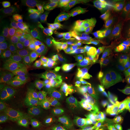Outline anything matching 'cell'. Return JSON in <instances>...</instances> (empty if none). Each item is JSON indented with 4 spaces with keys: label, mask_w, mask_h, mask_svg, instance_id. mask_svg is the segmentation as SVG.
Segmentation results:
<instances>
[{
    "label": "cell",
    "mask_w": 130,
    "mask_h": 130,
    "mask_svg": "<svg viewBox=\"0 0 130 130\" xmlns=\"http://www.w3.org/2000/svg\"><path fill=\"white\" fill-rule=\"evenodd\" d=\"M43 26V21L40 16L31 15L7 22L3 25V29L10 36L23 39L39 32Z\"/></svg>",
    "instance_id": "cell-1"
},
{
    "label": "cell",
    "mask_w": 130,
    "mask_h": 130,
    "mask_svg": "<svg viewBox=\"0 0 130 130\" xmlns=\"http://www.w3.org/2000/svg\"><path fill=\"white\" fill-rule=\"evenodd\" d=\"M53 4L58 12L75 19H83L95 10L101 9L99 3L89 0H59Z\"/></svg>",
    "instance_id": "cell-2"
},
{
    "label": "cell",
    "mask_w": 130,
    "mask_h": 130,
    "mask_svg": "<svg viewBox=\"0 0 130 130\" xmlns=\"http://www.w3.org/2000/svg\"><path fill=\"white\" fill-rule=\"evenodd\" d=\"M76 82L79 90L86 95L90 96L102 102L107 101L106 91L103 84L92 70L87 69L78 74Z\"/></svg>",
    "instance_id": "cell-3"
},
{
    "label": "cell",
    "mask_w": 130,
    "mask_h": 130,
    "mask_svg": "<svg viewBox=\"0 0 130 130\" xmlns=\"http://www.w3.org/2000/svg\"><path fill=\"white\" fill-rule=\"evenodd\" d=\"M23 71L18 63H14L9 66L5 79L4 87L18 96H22L21 84Z\"/></svg>",
    "instance_id": "cell-4"
},
{
    "label": "cell",
    "mask_w": 130,
    "mask_h": 130,
    "mask_svg": "<svg viewBox=\"0 0 130 130\" xmlns=\"http://www.w3.org/2000/svg\"><path fill=\"white\" fill-rule=\"evenodd\" d=\"M22 102L25 108L39 110L48 105V95L36 87L22 96Z\"/></svg>",
    "instance_id": "cell-5"
},
{
    "label": "cell",
    "mask_w": 130,
    "mask_h": 130,
    "mask_svg": "<svg viewBox=\"0 0 130 130\" xmlns=\"http://www.w3.org/2000/svg\"><path fill=\"white\" fill-rule=\"evenodd\" d=\"M122 33V29L116 28L101 40L100 48L102 56L112 57L116 54L118 43Z\"/></svg>",
    "instance_id": "cell-6"
},
{
    "label": "cell",
    "mask_w": 130,
    "mask_h": 130,
    "mask_svg": "<svg viewBox=\"0 0 130 130\" xmlns=\"http://www.w3.org/2000/svg\"><path fill=\"white\" fill-rule=\"evenodd\" d=\"M32 46L39 53L43 56H57L56 42L54 38L45 35H38L31 40Z\"/></svg>",
    "instance_id": "cell-7"
},
{
    "label": "cell",
    "mask_w": 130,
    "mask_h": 130,
    "mask_svg": "<svg viewBox=\"0 0 130 130\" xmlns=\"http://www.w3.org/2000/svg\"><path fill=\"white\" fill-rule=\"evenodd\" d=\"M119 123L118 118L108 109L101 114L96 122L87 127L90 130H116Z\"/></svg>",
    "instance_id": "cell-8"
},
{
    "label": "cell",
    "mask_w": 130,
    "mask_h": 130,
    "mask_svg": "<svg viewBox=\"0 0 130 130\" xmlns=\"http://www.w3.org/2000/svg\"><path fill=\"white\" fill-rule=\"evenodd\" d=\"M22 111L18 105L12 104L0 108V123L12 126L20 122Z\"/></svg>",
    "instance_id": "cell-9"
},
{
    "label": "cell",
    "mask_w": 130,
    "mask_h": 130,
    "mask_svg": "<svg viewBox=\"0 0 130 130\" xmlns=\"http://www.w3.org/2000/svg\"><path fill=\"white\" fill-rule=\"evenodd\" d=\"M20 122L28 130H42L44 126L37 111L27 108L22 110Z\"/></svg>",
    "instance_id": "cell-10"
},
{
    "label": "cell",
    "mask_w": 130,
    "mask_h": 130,
    "mask_svg": "<svg viewBox=\"0 0 130 130\" xmlns=\"http://www.w3.org/2000/svg\"><path fill=\"white\" fill-rule=\"evenodd\" d=\"M102 34L98 28L75 35L72 37L73 45L77 48H87L93 45Z\"/></svg>",
    "instance_id": "cell-11"
},
{
    "label": "cell",
    "mask_w": 130,
    "mask_h": 130,
    "mask_svg": "<svg viewBox=\"0 0 130 130\" xmlns=\"http://www.w3.org/2000/svg\"><path fill=\"white\" fill-rule=\"evenodd\" d=\"M108 81L111 86L117 89L129 91L128 88L130 87V74L126 71L122 69L113 71L110 70L108 72Z\"/></svg>",
    "instance_id": "cell-12"
},
{
    "label": "cell",
    "mask_w": 130,
    "mask_h": 130,
    "mask_svg": "<svg viewBox=\"0 0 130 130\" xmlns=\"http://www.w3.org/2000/svg\"><path fill=\"white\" fill-rule=\"evenodd\" d=\"M40 76V73L31 68L24 70L21 84V97L29 91L37 87Z\"/></svg>",
    "instance_id": "cell-13"
},
{
    "label": "cell",
    "mask_w": 130,
    "mask_h": 130,
    "mask_svg": "<svg viewBox=\"0 0 130 130\" xmlns=\"http://www.w3.org/2000/svg\"><path fill=\"white\" fill-rule=\"evenodd\" d=\"M108 18L116 25L123 27L130 25V6L122 7L111 11L108 13Z\"/></svg>",
    "instance_id": "cell-14"
},
{
    "label": "cell",
    "mask_w": 130,
    "mask_h": 130,
    "mask_svg": "<svg viewBox=\"0 0 130 130\" xmlns=\"http://www.w3.org/2000/svg\"><path fill=\"white\" fill-rule=\"evenodd\" d=\"M37 112L44 126L54 124L63 121V118L58 113L57 108L48 104L42 109L37 110Z\"/></svg>",
    "instance_id": "cell-15"
},
{
    "label": "cell",
    "mask_w": 130,
    "mask_h": 130,
    "mask_svg": "<svg viewBox=\"0 0 130 130\" xmlns=\"http://www.w3.org/2000/svg\"><path fill=\"white\" fill-rule=\"evenodd\" d=\"M42 57L47 72L55 77L68 62L62 57L42 56Z\"/></svg>",
    "instance_id": "cell-16"
},
{
    "label": "cell",
    "mask_w": 130,
    "mask_h": 130,
    "mask_svg": "<svg viewBox=\"0 0 130 130\" xmlns=\"http://www.w3.org/2000/svg\"><path fill=\"white\" fill-rule=\"evenodd\" d=\"M26 66L28 68L35 70L40 74L48 72L45 68L42 56L36 50H30L27 52V56L25 60Z\"/></svg>",
    "instance_id": "cell-17"
},
{
    "label": "cell",
    "mask_w": 130,
    "mask_h": 130,
    "mask_svg": "<svg viewBox=\"0 0 130 130\" xmlns=\"http://www.w3.org/2000/svg\"><path fill=\"white\" fill-rule=\"evenodd\" d=\"M113 106L120 116H128L130 115V96L126 94H118L114 99Z\"/></svg>",
    "instance_id": "cell-18"
},
{
    "label": "cell",
    "mask_w": 130,
    "mask_h": 130,
    "mask_svg": "<svg viewBox=\"0 0 130 130\" xmlns=\"http://www.w3.org/2000/svg\"><path fill=\"white\" fill-rule=\"evenodd\" d=\"M69 95V92L68 86L55 89L53 92L48 94V104L58 108Z\"/></svg>",
    "instance_id": "cell-19"
},
{
    "label": "cell",
    "mask_w": 130,
    "mask_h": 130,
    "mask_svg": "<svg viewBox=\"0 0 130 130\" xmlns=\"http://www.w3.org/2000/svg\"><path fill=\"white\" fill-rule=\"evenodd\" d=\"M95 25L101 31L102 33H106L109 31L108 15L102 9H96L91 13Z\"/></svg>",
    "instance_id": "cell-20"
},
{
    "label": "cell",
    "mask_w": 130,
    "mask_h": 130,
    "mask_svg": "<svg viewBox=\"0 0 130 130\" xmlns=\"http://www.w3.org/2000/svg\"><path fill=\"white\" fill-rule=\"evenodd\" d=\"M78 103H79L78 100L74 95H69L64 102L57 108L61 118H71Z\"/></svg>",
    "instance_id": "cell-21"
},
{
    "label": "cell",
    "mask_w": 130,
    "mask_h": 130,
    "mask_svg": "<svg viewBox=\"0 0 130 130\" xmlns=\"http://www.w3.org/2000/svg\"><path fill=\"white\" fill-rule=\"evenodd\" d=\"M37 87L48 95L57 89V78L49 72L41 74Z\"/></svg>",
    "instance_id": "cell-22"
},
{
    "label": "cell",
    "mask_w": 130,
    "mask_h": 130,
    "mask_svg": "<svg viewBox=\"0 0 130 130\" xmlns=\"http://www.w3.org/2000/svg\"><path fill=\"white\" fill-rule=\"evenodd\" d=\"M89 115L86 112L82 103H78L71 118V121L76 125L87 126Z\"/></svg>",
    "instance_id": "cell-23"
},
{
    "label": "cell",
    "mask_w": 130,
    "mask_h": 130,
    "mask_svg": "<svg viewBox=\"0 0 130 130\" xmlns=\"http://www.w3.org/2000/svg\"><path fill=\"white\" fill-rule=\"evenodd\" d=\"M4 8L7 16L12 20L22 18L27 13L25 7L20 3H9Z\"/></svg>",
    "instance_id": "cell-24"
},
{
    "label": "cell",
    "mask_w": 130,
    "mask_h": 130,
    "mask_svg": "<svg viewBox=\"0 0 130 130\" xmlns=\"http://www.w3.org/2000/svg\"><path fill=\"white\" fill-rule=\"evenodd\" d=\"M86 112L88 115H93V114L102 113L106 110H108L106 106L103 105L97 101L90 99L88 98L82 103Z\"/></svg>",
    "instance_id": "cell-25"
},
{
    "label": "cell",
    "mask_w": 130,
    "mask_h": 130,
    "mask_svg": "<svg viewBox=\"0 0 130 130\" xmlns=\"http://www.w3.org/2000/svg\"><path fill=\"white\" fill-rule=\"evenodd\" d=\"M96 28L97 27L93 24L77 20H73L70 24V28H71V31L73 33L76 34V35L95 30Z\"/></svg>",
    "instance_id": "cell-26"
},
{
    "label": "cell",
    "mask_w": 130,
    "mask_h": 130,
    "mask_svg": "<svg viewBox=\"0 0 130 130\" xmlns=\"http://www.w3.org/2000/svg\"><path fill=\"white\" fill-rule=\"evenodd\" d=\"M13 93L6 87H3L0 90V108L12 104L14 101Z\"/></svg>",
    "instance_id": "cell-27"
},
{
    "label": "cell",
    "mask_w": 130,
    "mask_h": 130,
    "mask_svg": "<svg viewBox=\"0 0 130 130\" xmlns=\"http://www.w3.org/2000/svg\"><path fill=\"white\" fill-rule=\"evenodd\" d=\"M42 130H77L69 122L63 121L59 122L44 126Z\"/></svg>",
    "instance_id": "cell-28"
},
{
    "label": "cell",
    "mask_w": 130,
    "mask_h": 130,
    "mask_svg": "<svg viewBox=\"0 0 130 130\" xmlns=\"http://www.w3.org/2000/svg\"><path fill=\"white\" fill-rule=\"evenodd\" d=\"M94 61H95V66L98 69L101 70V71L107 72L110 71L109 68L107 66V65L105 64V63L104 61L102 58L99 55H96L94 58Z\"/></svg>",
    "instance_id": "cell-29"
},
{
    "label": "cell",
    "mask_w": 130,
    "mask_h": 130,
    "mask_svg": "<svg viewBox=\"0 0 130 130\" xmlns=\"http://www.w3.org/2000/svg\"><path fill=\"white\" fill-rule=\"evenodd\" d=\"M118 61L121 69L130 74V59L118 58Z\"/></svg>",
    "instance_id": "cell-30"
},
{
    "label": "cell",
    "mask_w": 130,
    "mask_h": 130,
    "mask_svg": "<svg viewBox=\"0 0 130 130\" xmlns=\"http://www.w3.org/2000/svg\"><path fill=\"white\" fill-rule=\"evenodd\" d=\"M99 119H100V115H98V114L89 115L88 118V124H87V126L93 124V123H95L98 121Z\"/></svg>",
    "instance_id": "cell-31"
},
{
    "label": "cell",
    "mask_w": 130,
    "mask_h": 130,
    "mask_svg": "<svg viewBox=\"0 0 130 130\" xmlns=\"http://www.w3.org/2000/svg\"><path fill=\"white\" fill-rule=\"evenodd\" d=\"M9 130H28L21 122L11 126Z\"/></svg>",
    "instance_id": "cell-32"
},
{
    "label": "cell",
    "mask_w": 130,
    "mask_h": 130,
    "mask_svg": "<svg viewBox=\"0 0 130 130\" xmlns=\"http://www.w3.org/2000/svg\"><path fill=\"white\" fill-rule=\"evenodd\" d=\"M10 127L11 126L6 125L3 124V123L0 124V130H9Z\"/></svg>",
    "instance_id": "cell-33"
},
{
    "label": "cell",
    "mask_w": 130,
    "mask_h": 130,
    "mask_svg": "<svg viewBox=\"0 0 130 130\" xmlns=\"http://www.w3.org/2000/svg\"><path fill=\"white\" fill-rule=\"evenodd\" d=\"M77 130H90L88 127L87 126H81V128H79V129H78Z\"/></svg>",
    "instance_id": "cell-34"
},
{
    "label": "cell",
    "mask_w": 130,
    "mask_h": 130,
    "mask_svg": "<svg viewBox=\"0 0 130 130\" xmlns=\"http://www.w3.org/2000/svg\"><path fill=\"white\" fill-rule=\"evenodd\" d=\"M126 6H130V0H127V1H124Z\"/></svg>",
    "instance_id": "cell-35"
}]
</instances>
